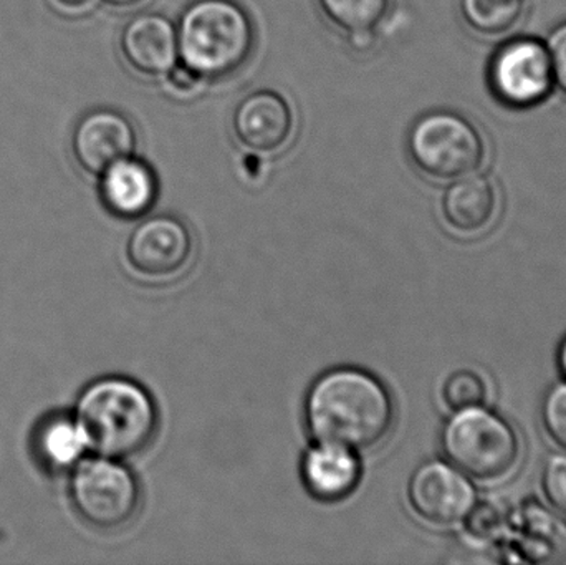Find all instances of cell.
Returning <instances> with one entry per match:
<instances>
[{"label":"cell","mask_w":566,"mask_h":565,"mask_svg":"<svg viewBox=\"0 0 566 565\" xmlns=\"http://www.w3.org/2000/svg\"><path fill=\"white\" fill-rule=\"evenodd\" d=\"M305 421L316 443L369 450L391 431L395 405L375 375L359 368H335L310 387Z\"/></svg>","instance_id":"6da1fadb"},{"label":"cell","mask_w":566,"mask_h":565,"mask_svg":"<svg viewBox=\"0 0 566 565\" xmlns=\"http://www.w3.org/2000/svg\"><path fill=\"white\" fill-rule=\"evenodd\" d=\"M75 421L88 450L125 460L145 450L158 430V408L151 395L129 378H102L85 388Z\"/></svg>","instance_id":"7a4b0ae2"},{"label":"cell","mask_w":566,"mask_h":565,"mask_svg":"<svg viewBox=\"0 0 566 565\" xmlns=\"http://www.w3.org/2000/svg\"><path fill=\"white\" fill-rule=\"evenodd\" d=\"M179 62L206 82L244 69L255 49V23L235 0H195L178 22Z\"/></svg>","instance_id":"3957f363"},{"label":"cell","mask_w":566,"mask_h":565,"mask_svg":"<svg viewBox=\"0 0 566 565\" xmlns=\"http://www.w3.org/2000/svg\"><path fill=\"white\" fill-rule=\"evenodd\" d=\"M412 166L432 181H455L481 171L488 142L481 129L449 109H434L416 119L406 142Z\"/></svg>","instance_id":"277c9868"},{"label":"cell","mask_w":566,"mask_h":565,"mask_svg":"<svg viewBox=\"0 0 566 565\" xmlns=\"http://www.w3.org/2000/svg\"><path fill=\"white\" fill-rule=\"evenodd\" d=\"M442 451L468 477L495 481L507 477L521 458L514 428L482 407L455 411L441 435Z\"/></svg>","instance_id":"5b68a950"},{"label":"cell","mask_w":566,"mask_h":565,"mask_svg":"<svg viewBox=\"0 0 566 565\" xmlns=\"http://www.w3.org/2000/svg\"><path fill=\"white\" fill-rule=\"evenodd\" d=\"M70 496L80 517L103 531L128 526L142 503L135 474L119 460L103 457L82 460L73 468Z\"/></svg>","instance_id":"8992f818"},{"label":"cell","mask_w":566,"mask_h":565,"mask_svg":"<svg viewBox=\"0 0 566 565\" xmlns=\"http://www.w3.org/2000/svg\"><path fill=\"white\" fill-rule=\"evenodd\" d=\"M489 85L509 108L541 105L555 88L547 43L531 36L505 42L492 56Z\"/></svg>","instance_id":"52a82bcc"},{"label":"cell","mask_w":566,"mask_h":565,"mask_svg":"<svg viewBox=\"0 0 566 565\" xmlns=\"http://www.w3.org/2000/svg\"><path fill=\"white\" fill-rule=\"evenodd\" d=\"M415 513L432 526H454L475 506L471 481L444 461H428L412 473L408 486Z\"/></svg>","instance_id":"ba28073f"},{"label":"cell","mask_w":566,"mask_h":565,"mask_svg":"<svg viewBox=\"0 0 566 565\" xmlns=\"http://www.w3.org/2000/svg\"><path fill=\"white\" fill-rule=\"evenodd\" d=\"M135 123L115 108H95L76 122L72 133V155L76 165L98 178L106 168L136 153Z\"/></svg>","instance_id":"9c48e42d"},{"label":"cell","mask_w":566,"mask_h":565,"mask_svg":"<svg viewBox=\"0 0 566 565\" xmlns=\"http://www.w3.org/2000/svg\"><path fill=\"white\" fill-rule=\"evenodd\" d=\"M192 254L188 226L171 215L146 218L136 226L126 244L129 264L146 278L161 279L178 274Z\"/></svg>","instance_id":"30bf717a"},{"label":"cell","mask_w":566,"mask_h":565,"mask_svg":"<svg viewBox=\"0 0 566 565\" xmlns=\"http://www.w3.org/2000/svg\"><path fill=\"white\" fill-rule=\"evenodd\" d=\"M118 50L129 72L163 80L179 63L176 22L159 12H142L123 25Z\"/></svg>","instance_id":"8fae6325"},{"label":"cell","mask_w":566,"mask_h":565,"mask_svg":"<svg viewBox=\"0 0 566 565\" xmlns=\"http://www.w3.org/2000/svg\"><path fill=\"white\" fill-rule=\"evenodd\" d=\"M231 128L235 142L249 153L277 155L292 142L295 113L281 93L258 90L235 106Z\"/></svg>","instance_id":"7c38bea8"},{"label":"cell","mask_w":566,"mask_h":565,"mask_svg":"<svg viewBox=\"0 0 566 565\" xmlns=\"http://www.w3.org/2000/svg\"><path fill=\"white\" fill-rule=\"evenodd\" d=\"M501 543L507 561L547 565L566 563V521L538 501H527L507 517Z\"/></svg>","instance_id":"4fadbf2b"},{"label":"cell","mask_w":566,"mask_h":565,"mask_svg":"<svg viewBox=\"0 0 566 565\" xmlns=\"http://www.w3.org/2000/svg\"><path fill=\"white\" fill-rule=\"evenodd\" d=\"M98 191L106 211L116 218L139 219L158 201V175L145 159L128 156L98 176Z\"/></svg>","instance_id":"5bb4252c"},{"label":"cell","mask_w":566,"mask_h":565,"mask_svg":"<svg viewBox=\"0 0 566 565\" xmlns=\"http://www.w3.org/2000/svg\"><path fill=\"white\" fill-rule=\"evenodd\" d=\"M302 478L313 498L335 503L356 490L361 480V463L349 448L316 443L303 458Z\"/></svg>","instance_id":"9a60e30c"},{"label":"cell","mask_w":566,"mask_h":565,"mask_svg":"<svg viewBox=\"0 0 566 565\" xmlns=\"http://www.w3.org/2000/svg\"><path fill=\"white\" fill-rule=\"evenodd\" d=\"M441 209L449 228L461 234H479L497 216V186L481 175L455 179L442 196Z\"/></svg>","instance_id":"2e32d148"},{"label":"cell","mask_w":566,"mask_h":565,"mask_svg":"<svg viewBox=\"0 0 566 565\" xmlns=\"http://www.w3.org/2000/svg\"><path fill=\"white\" fill-rule=\"evenodd\" d=\"M525 12L527 0H461L465 25L484 39H499L514 32Z\"/></svg>","instance_id":"e0dca14e"},{"label":"cell","mask_w":566,"mask_h":565,"mask_svg":"<svg viewBox=\"0 0 566 565\" xmlns=\"http://www.w3.org/2000/svg\"><path fill=\"white\" fill-rule=\"evenodd\" d=\"M39 450L50 467L69 470L83 460L88 451V443L75 418H56L49 421L40 431Z\"/></svg>","instance_id":"ac0fdd59"},{"label":"cell","mask_w":566,"mask_h":565,"mask_svg":"<svg viewBox=\"0 0 566 565\" xmlns=\"http://www.w3.org/2000/svg\"><path fill=\"white\" fill-rule=\"evenodd\" d=\"M323 19L343 35L376 30L391 9V0H316Z\"/></svg>","instance_id":"d6986e66"},{"label":"cell","mask_w":566,"mask_h":565,"mask_svg":"<svg viewBox=\"0 0 566 565\" xmlns=\"http://www.w3.org/2000/svg\"><path fill=\"white\" fill-rule=\"evenodd\" d=\"M485 398H488V385L481 375L472 370L454 372L442 385V400L454 411L482 407Z\"/></svg>","instance_id":"ffe728a7"},{"label":"cell","mask_w":566,"mask_h":565,"mask_svg":"<svg viewBox=\"0 0 566 565\" xmlns=\"http://www.w3.org/2000/svg\"><path fill=\"white\" fill-rule=\"evenodd\" d=\"M507 517L494 504L482 503L474 506L465 516V530L474 540L501 543Z\"/></svg>","instance_id":"44dd1931"},{"label":"cell","mask_w":566,"mask_h":565,"mask_svg":"<svg viewBox=\"0 0 566 565\" xmlns=\"http://www.w3.org/2000/svg\"><path fill=\"white\" fill-rule=\"evenodd\" d=\"M545 430L555 444L566 451V384H558L548 391L542 407Z\"/></svg>","instance_id":"7402d4cb"},{"label":"cell","mask_w":566,"mask_h":565,"mask_svg":"<svg viewBox=\"0 0 566 565\" xmlns=\"http://www.w3.org/2000/svg\"><path fill=\"white\" fill-rule=\"evenodd\" d=\"M544 491L548 503L566 516V457H554L544 471Z\"/></svg>","instance_id":"603a6c76"},{"label":"cell","mask_w":566,"mask_h":565,"mask_svg":"<svg viewBox=\"0 0 566 565\" xmlns=\"http://www.w3.org/2000/svg\"><path fill=\"white\" fill-rule=\"evenodd\" d=\"M547 49L551 53L555 88L566 98V20L548 36Z\"/></svg>","instance_id":"cb8c5ba5"},{"label":"cell","mask_w":566,"mask_h":565,"mask_svg":"<svg viewBox=\"0 0 566 565\" xmlns=\"http://www.w3.org/2000/svg\"><path fill=\"white\" fill-rule=\"evenodd\" d=\"M163 80H165L166 90L171 95L179 96V98H189V96L196 95L202 88V85L208 83L198 73L182 65L181 62Z\"/></svg>","instance_id":"d4e9b609"},{"label":"cell","mask_w":566,"mask_h":565,"mask_svg":"<svg viewBox=\"0 0 566 565\" xmlns=\"http://www.w3.org/2000/svg\"><path fill=\"white\" fill-rule=\"evenodd\" d=\"M348 40L349 49L358 55H366V53L373 52L378 42L376 36V30H361V32L349 33L346 35Z\"/></svg>","instance_id":"484cf974"},{"label":"cell","mask_w":566,"mask_h":565,"mask_svg":"<svg viewBox=\"0 0 566 565\" xmlns=\"http://www.w3.org/2000/svg\"><path fill=\"white\" fill-rule=\"evenodd\" d=\"M92 2L93 0H53V3L65 12H82L88 9Z\"/></svg>","instance_id":"4316f807"},{"label":"cell","mask_w":566,"mask_h":565,"mask_svg":"<svg viewBox=\"0 0 566 565\" xmlns=\"http://www.w3.org/2000/svg\"><path fill=\"white\" fill-rule=\"evenodd\" d=\"M99 2L105 3V6L113 7V9L126 10L143 6V3L148 2V0H99Z\"/></svg>","instance_id":"83f0119b"},{"label":"cell","mask_w":566,"mask_h":565,"mask_svg":"<svg viewBox=\"0 0 566 565\" xmlns=\"http://www.w3.org/2000/svg\"><path fill=\"white\" fill-rule=\"evenodd\" d=\"M558 367H560L562 375L566 378V337L558 348Z\"/></svg>","instance_id":"f1b7e54d"}]
</instances>
